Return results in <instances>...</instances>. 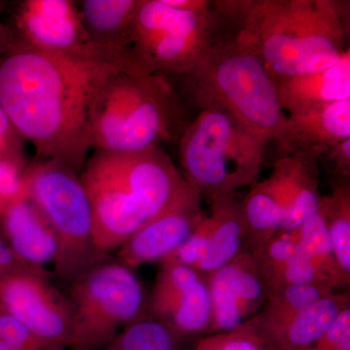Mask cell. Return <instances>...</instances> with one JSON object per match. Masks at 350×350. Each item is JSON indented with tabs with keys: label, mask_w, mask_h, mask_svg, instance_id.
Listing matches in <instances>:
<instances>
[{
	"label": "cell",
	"mask_w": 350,
	"mask_h": 350,
	"mask_svg": "<svg viewBox=\"0 0 350 350\" xmlns=\"http://www.w3.org/2000/svg\"><path fill=\"white\" fill-rule=\"evenodd\" d=\"M117 69L126 70L108 62L44 52L15 36L0 61V107L33 145L36 158L57 161L80 174L91 150L96 94Z\"/></svg>",
	"instance_id": "cell-1"
},
{
	"label": "cell",
	"mask_w": 350,
	"mask_h": 350,
	"mask_svg": "<svg viewBox=\"0 0 350 350\" xmlns=\"http://www.w3.org/2000/svg\"><path fill=\"white\" fill-rule=\"evenodd\" d=\"M214 9L275 83L337 64L349 49V2L223 0Z\"/></svg>",
	"instance_id": "cell-2"
},
{
	"label": "cell",
	"mask_w": 350,
	"mask_h": 350,
	"mask_svg": "<svg viewBox=\"0 0 350 350\" xmlns=\"http://www.w3.org/2000/svg\"><path fill=\"white\" fill-rule=\"evenodd\" d=\"M80 177L93 211L94 243L107 254L194 190L162 147L94 150Z\"/></svg>",
	"instance_id": "cell-3"
},
{
	"label": "cell",
	"mask_w": 350,
	"mask_h": 350,
	"mask_svg": "<svg viewBox=\"0 0 350 350\" xmlns=\"http://www.w3.org/2000/svg\"><path fill=\"white\" fill-rule=\"evenodd\" d=\"M188 124L183 98L172 80L117 69L96 94L90 146L108 152L148 150L178 142Z\"/></svg>",
	"instance_id": "cell-4"
},
{
	"label": "cell",
	"mask_w": 350,
	"mask_h": 350,
	"mask_svg": "<svg viewBox=\"0 0 350 350\" xmlns=\"http://www.w3.org/2000/svg\"><path fill=\"white\" fill-rule=\"evenodd\" d=\"M189 100L200 109L229 113L267 145L280 144L287 123L278 87L259 57L234 36H219L186 77Z\"/></svg>",
	"instance_id": "cell-5"
},
{
	"label": "cell",
	"mask_w": 350,
	"mask_h": 350,
	"mask_svg": "<svg viewBox=\"0 0 350 350\" xmlns=\"http://www.w3.org/2000/svg\"><path fill=\"white\" fill-rule=\"evenodd\" d=\"M177 144L184 179L209 202L255 185L268 146L217 107L200 109Z\"/></svg>",
	"instance_id": "cell-6"
},
{
	"label": "cell",
	"mask_w": 350,
	"mask_h": 350,
	"mask_svg": "<svg viewBox=\"0 0 350 350\" xmlns=\"http://www.w3.org/2000/svg\"><path fill=\"white\" fill-rule=\"evenodd\" d=\"M27 199L45 216L57 237V278L71 282L90 269L109 261L96 247L93 211L80 174L57 161L36 159L23 172Z\"/></svg>",
	"instance_id": "cell-7"
},
{
	"label": "cell",
	"mask_w": 350,
	"mask_h": 350,
	"mask_svg": "<svg viewBox=\"0 0 350 350\" xmlns=\"http://www.w3.org/2000/svg\"><path fill=\"white\" fill-rule=\"evenodd\" d=\"M211 5L181 10L163 0H139L131 25L128 51L139 73L184 78L190 75L217 36Z\"/></svg>",
	"instance_id": "cell-8"
},
{
	"label": "cell",
	"mask_w": 350,
	"mask_h": 350,
	"mask_svg": "<svg viewBox=\"0 0 350 350\" xmlns=\"http://www.w3.org/2000/svg\"><path fill=\"white\" fill-rule=\"evenodd\" d=\"M75 321L71 350L105 347L129 324L146 314L144 288L133 269L120 262L98 265L69 282Z\"/></svg>",
	"instance_id": "cell-9"
},
{
	"label": "cell",
	"mask_w": 350,
	"mask_h": 350,
	"mask_svg": "<svg viewBox=\"0 0 350 350\" xmlns=\"http://www.w3.org/2000/svg\"><path fill=\"white\" fill-rule=\"evenodd\" d=\"M9 25L16 38L36 49L59 56L108 62L135 72L124 55L90 41L76 1L24 0L14 9L12 25Z\"/></svg>",
	"instance_id": "cell-10"
},
{
	"label": "cell",
	"mask_w": 350,
	"mask_h": 350,
	"mask_svg": "<svg viewBox=\"0 0 350 350\" xmlns=\"http://www.w3.org/2000/svg\"><path fill=\"white\" fill-rule=\"evenodd\" d=\"M51 278L20 273L0 280V306L36 337L59 350L72 349L75 321L68 297Z\"/></svg>",
	"instance_id": "cell-11"
},
{
	"label": "cell",
	"mask_w": 350,
	"mask_h": 350,
	"mask_svg": "<svg viewBox=\"0 0 350 350\" xmlns=\"http://www.w3.org/2000/svg\"><path fill=\"white\" fill-rule=\"evenodd\" d=\"M160 264L147 299L146 314L167 324L181 337L208 333L213 306L204 276L178 262Z\"/></svg>",
	"instance_id": "cell-12"
},
{
	"label": "cell",
	"mask_w": 350,
	"mask_h": 350,
	"mask_svg": "<svg viewBox=\"0 0 350 350\" xmlns=\"http://www.w3.org/2000/svg\"><path fill=\"white\" fill-rule=\"evenodd\" d=\"M213 306L208 333L236 330L260 312L268 294L266 280L250 250L204 276Z\"/></svg>",
	"instance_id": "cell-13"
},
{
	"label": "cell",
	"mask_w": 350,
	"mask_h": 350,
	"mask_svg": "<svg viewBox=\"0 0 350 350\" xmlns=\"http://www.w3.org/2000/svg\"><path fill=\"white\" fill-rule=\"evenodd\" d=\"M202 199L192 190L174 206L140 227L118 248V262L135 269L167 259L206 217Z\"/></svg>",
	"instance_id": "cell-14"
},
{
	"label": "cell",
	"mask_w": 350,
	"mask_h": 350,
	"mask_svg": "<svg viewBox=\"0 0 350 350\" xmlns=\"http://www.w3.org/2000/svg\"><path fill=\"white\" fill-rule=\"evenodd\" d=\"M350 138V98L287 115L280 156H296L317 163L322 154Z\"/></svg>",
	"instance_id": "cell-15"
},
{
	"label": "cell",
	"mask_w": 350,
	"mask_h": 350,
	"mask_svg": "<svg viewBox=\"0 0 350 350\" xmlns=\"http://www.w3.org/2000/svg\"><path fill=\"white\" fill-rule=\"evenodd\" d=\"M1 239L27 264L45 269L57 254L55 232L29 199L20 200L0 215Z\"/></svg>",
	"instance_id": "cell-16"
},
{
	"label": "cell",
	"mask_w": 350,
	"mask_h": 350,
	"mask_svg": "<svg viewBox=\"0 0 350 350\" xmlns=\"http://www.w3.org/2000/svg\"><path fill=\"white\" fill-rule=\"evenodd\" d=\"M280 107L287 115L350 98V50L323 70L276 83Z\"/></svg>",
	"instance_id": "cell-17"
},
{
	"label": "cell",
	"mask_w": 350,
	"mask_h": 350,
	"mask_svg": "<svg viewBox=\"0 0 350 350\" xmlns=\"http://www.w3.org/2000/svg\"><path fill=\"white\" fill-rule=\"evenodd\" d=\"M349 306V294L333 292L257 338L273 350H305L323 336Z\"/></svg>",
	"instance_id": "cell-18"
},
{
	"label": "cell",
	"mask_w": 350,
	"mask_h": 350,
	"mask_svg": "<svg viewBox=\"0 0 350 350\" xmlns=\"http://www.w3.org/2000/svg\"><path fill=\"white\" fill-rule=\"evenodd\" d=\"M241 196L238 193L219 197L211 200L208 220V239L204 261L197 271L206 276L222 268L234 259L245 243Z\"/></svg>",
	"instance_id": "cell-19"
},
{
	"label": "cell",
	"mask_w": 350,
	"mask_h": 350,
	"mask_svg": "<svg viewBox=\"0 0 350 350\" xmlns=\"http://www.w3.org/2000/svg\"><path fill=\"white\" fill-rule=\"evenodd\" d=\"M76 4L90 41L124 55L135 68L128 43L139 0H82Z\"/></svg>",
	"instance_id": "cell-20"
},
{
	"label": "cell",
	"mask_w": 350,
	"mask_h": 350,
	"mask_svg": "<svg viewBox=\"0 0 350 350\" xmlns=\"http://www.w3.org/2000/svg\"><path fill=\"white\" fill-rule=\"evenodd\" d=\"M275 165L282 175L285 202L280 232H294L317 213L321 204L319 165L296 156H280Z\"/></svg>",
	"instance_id": "cell-21"
},
{
	"label": "cell",
	"mask_w": 350,
	"mask_h": 350,
	"mask_svg": "<svg viewBox=\"0 0 350 350\" xmlns=\"http://www.w3.org/2000/svg\"><path fill=\"white\" fill-rule=\"evenodd\" d=\"M284 206L282 175L275 165L269 177L258 181L241 200L245 243L250 251L257 250L280 232Z\"/></svg>",
	"instance_id": "cell-22"
},
{
	"label": "cell",
	"mask_w": 350,
	"mask_h": 350,
	"mask_svg": "<svg viewBox=\"0 0 350 350\" xmlns=\"http://www.w3.org/2000/svg\"><path fill=\"white\" fill-rule=\"evenodd\" d=\"M335 291L337 288L329 283H315L290 285L269 292L260 312L244 324L255 335H261Z\"/></svg>",
	"instance_id": "cell-23"
},
{
	"label": "cell",
	"mask_w": 350,
	"mask_h": 350,
	"mask_svg": "<svg viewBox=\"0 0 350 350\" xmlns=\"http://www.w3.org/2000/svg\"><path fill=\"white\" fill-rule=\"evenodd\" d=\"M334 256L340 273L350 280V184H334L320 204Z\"/></svg>",
	"instance_id": "cell-24"
},
{
	"label": "cell",
	"mask_w": 350,
	"mask_h": 350,
	"mask_svg": "<svg viewBox=\"0 0 350 350\" xmlns=\"http://www.w3.org/2000/svg\"><path fill=\"white\" fill-rule=\"evenodd\" d=\"M312 264L337 288L349 286L334 256L321 209L290 232Z\"/></svg>",
	"instance_id": "cell-25"
},
{
	"label": "cell",
	"mask_w": 350,
	"mask_h": 350,
	"mask_svg": "<svg viewBox=\"0 0 350 350\" xmlns=\"http://www.w3.org/2000/svg\"><path fill=\"white\" fill-rule=\"evenodd\" d=\"M182 338L167 324L144 314L96 350H182Z\"/></svg>",
	"instance_id": "cell-26"
},
{
	"label": "cell",
	"mask_w": 350,
	"mask_h": 350,
	"mask_svg": "<svg viewBox=\"0 0 350 350\" xmlns=\"http://www.w3.org/2000/svg\"><path fill=\"white\" fill-rule=\"evenodd\" d=\"M266 283L268 293L282 287L290 286V285L329 283L335 286V284H333L308 259L306 253L301 250L300 245H299V250L294 257L287 262L282 268L269 276L266 280Z\"/></svg>",
	"instance_id": "cell-27"
},
{
	"label": "cell",
	"mask_w": 350,
	"mask_h": 350,
	"mask_svg": "<svg viewBox=\"0 0 350 350\" xmlns=\"http://www.w3.org/2000/svg\"><path fill=\"white\" fill-rule=\"evenodd\" d=\"M299 250V244L290 232H278L257 250L250 251L256 260L265 280L289 262Z\"/></svg>",
	"instance_id": "cell-28"
},
{
	"label": "cell",
	"mask_w": 350,
	"mask_h": 350,
	"mask_svg": "<svg viewBox=\"0 0 350 350\" xmlns=\"http://www.w3.org/2000/svg\"><path fill=\"white\" fill-rule=\"evenodd\" d=\"M0 340L10 349L22 350H59L36 337L19 319L0 306Z\"/></svg>",
	"instance_id": "cell-29"
},
{
	"label": "cell",
	"mask_w": 350,
	"mask_h": 350,
	"mask_svg": "<svg viewBox=\"0 0 350 350\" xmlns=\"http://www.w3.org/2000/svg\"><path fill=\"white\" fill-rule=\"evenodd\" d=\"M265 347L250 327L243 324L234 331L211 334L198 342L194 350H264Z\"/></svg>",
	"instance_id": "cell-30"
},
{
	"label": "cell",
	"mask_w": 350,
	"mask_h": 350,
	"mask_svg": "<svg viewBox=\"0 0 350 350\" xmlns=\"http://www.w3.org/2000/svg\"><path fill=\"white\" fill-rule=\"evenodd\" d=\"M25 167L0 161V215L16 202L27 199V188L23 177Z\"/></svg>",
	"instance_id": "cell-31"
},
{
	"label": "cell",
	"mask_w": 350,
	"mask_h": 350,
	"mask_svg": "<svg viewBox=\"0 0 350 350\" xmlns=\"http://www.w3.org/2000/svg\"><path fill=\"white\" fill-rule=\"evenodd\" d=\"M25 138L13 125L8 115L0 107V161L25 167Z\"/></svg>",
	"instance_id": "cell-32"
},
{
	"label": "cell",
	"mask_w": 350,
	"mask_h": 350,
	"mask_svg": "<svg viewBox=\"0 0 350 350\" xmlns=\"http://www.w3.org/2000/svg\"><path fill=\"white\" fill-rule=\"evenodd\" d=\"M305 350H350V308L338 314L330 328Z\"/></svg>",
	"instance_id": "cell-33"
},
{
	"label": "cell",
	"mask_w": 350,
	"mask_h": 350,
	"mask_svg": "<svg viewBox=\"0 0 350 350\" xmlns=\"http://www.w3.org/2000/svg\"><path fill=\"white\" fill-rule=\"evenodd\" d=\"M335 178V184L349 183L350 138L342 140L324 152L317 160Z\"/></svg>",
	"instance_id": "cell-34"
},
{
	"label": "cell",
	"mask_w": 350,
	"mask_h": 350,
	"mask_svg": "<svg viewBox=\"0 0 350 350\" xmlns=\"http://www.w3.org/2000/svg\"><path fill=\"white\" fill-rule=\"evenodd\" d=\"M20 273H32L49 278L53 276L47 269L31 266L21 259L6 241L0 238V280Z\"/></svg>",
	"instance_id": "cell-35"
},
{
	"label": "cell",
	"mask_w": 350,
	"mask_h": 350,
	"mask_svg": "<svg viewBox=\"0 0 350 350\" xmlns=\"http://www.w3.org/2000/svg\"><path fill=\"white\" fill-rule=\"evenodd\" d=\"M5 6L6 2L0 1V61L6 54L11 43L13 42L14 38H15V33H14L10 25L2 20V14L5 10Z\"/></svg>",
	"instance_id": "cell-36"
},
{
	"label": "cell",
	"mask_w": 350,
	"mask_h": 350,
	"mask_svg": "<svg viewBox=\"0 0 350 350\" xmlns=\"http://www.w3.org/2000/svg\"><path fill=\"white\" fill-rule=\"evenodd\" d=\"M12 349H10V347H8L5 344V342H2V340H0V350H11Z\"/></svg>",
	"instance_id": "cell-37"
},
{
	"label": "cell",
	"mask_w": 350,
	"mask_h": 350,
	"mask_svg": "<svg viewBox=\"0 0 350 350\" xmlns=\"http://www.w3.org/2000/svg\"><path fill=\"white\" fill-rule=\"evenodd\" d=\"M264 350H273V349H269V347H265Z\"/></svg>",
	"instance_id": "cell-38"
},
{
	"label": "cell",
	"mask_w": 350,
	"mask_h": 350,
	"mask_svg": "<svg viewBox=\"0 0 350 350\" xmlns=\"http://www.w3.org/2000/svg\"><path fill=\"white\" fill-rule=\"evenodd\" d=\"M11 350H22V349H11Z\"/></svg>",
	"instance_id": "cell-39"
}]
</instances>
